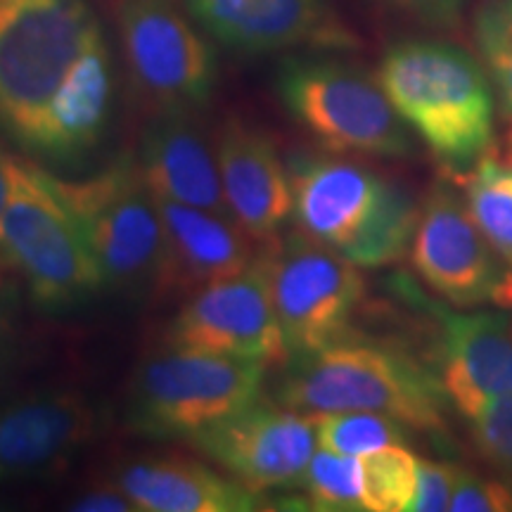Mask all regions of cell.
I'll return each mask as SVG.
<instances>
[{
	"label": "cell",
	"mask_w": 512,
	"mask_h": 512,
	"mask_svg": "<svg viewBox=\"0 0 512 512\" xmlns=\"http://www.w3.org/2000/svg\"><path fill=\"white\" fill-rule=\"evenodd\" d=\"M465 202L486 240L512 268V166L479 159L465 185Z\"/></svg>",
	"instance_id": "obj_22"
},
{
	"label": "cell",
	"mask_w": 512,
	"mask_h": 512,
	"mask_svg": "<svg viewBox=\"0 0 512 512\" xmlns=\"http://www.w3.org/2000/svg\"><path fill=\"white\" fill-rule=\"evenodd\" d=\"M311 418L316 425L318 446L342 456L361 458L377 448L406 441V425L382 413L337 411L313 413Z\"/></svg>",
	"instance_id": "obj_24"
},
{
	"label": "cell",
	"mask_w": 512,
	"mask_h": 512,
	"mask_svg": "<svg viewBox=\"0 0 512 512\" xmlns=\"http://www.w3.org/2000/svg\"><path fill=\"white\" fill-rule=\"evenodd\" d=\"M102 27L88 0H0V126L27 145L64 76Z\"/></svg>",
	"instance_id": "obj_5"
},
{
	"label": "cell",
	"mask_w": 512,
	"mask_h": 512,
	"mask_svg": "<svg viewBox=\"0 0 512 512\" xmlns=\"http://www.w3.org/2000/svg\"><path fill=\"white\" fill-rule=\"evenodd\" d=\"M299 230L356 264L382 268L411 249L420 209L399 185L356 162L297 155L287 164Z\"/></svg>",
	"instance_id": "obj_2"
},
{
	"label": "cell",
	"mask_w": 512,
	"mask_h": 512,
	"mask_svg": "<svg viewBox=\"0 0 512 512\" xmlns=\"http://www.w3.org/2000/svg\"><path fill=\"white\" fill-rule=\"evenodd\" d=\"M261 259L287 358L313 354L347 335L366 294L361 268L302 230L275 240Z\"/></svg>",
	"instance_id": "obj_9"
},
{
	"label": "cell",
	"mask_w": 512,
	"mask_h": 512,
	"mask_svg": "<svg viewBox=\"0 0 512 512\" xmlns=\"http://www.w3.org/2000/svg\"><path fill=\"white\" fill-rule=\"evenodd\" d=\"M472 29L479 57L501 100V110L512 119V0H482Z\"/></svg>",
	"instance_id": "obj_26"
},
{
	"label": "cell",
	"mask_w": 512,
	"mask_h": 512,
	"mask_svg": "<svg viewBox=\"0 0 512 512\" xmlns=\"http://www.w3.org/2000/svg\"><path fill=\"white\" fill-rule=\"evenodd\" d=\"M60 188L83 223L105 285L117 290L162 285V211L136 159L121 155L83 181L60 178Z\"/></svg>",
	"instance_id": "obj_8"
},
{
	"label": "cell",
	"mask_w": 512,
	"mask_h": 512,
	"mask_svg": "<svg viewBox=\"0 0 512 512\" xmlns=\"http://www.w3.org/2000/svg\"><path fill=\"white\" fill-rule=\"evenodd\" d=\"M0 256L46 311H67L105 287L83 223L41 166L12 159L10 200L0 216Z\"/></svg>",
	"instance_id": "obj_4"
},
{
	"label": "cell",
	"mask_w": 512,
	"mask_h": 512,
	"mask_svg": "<svg viewBox=\"0 0 512 512\" xmlns=\"http://www.w3.org/2000/svg\"><path fill=\"white\" fill-rule=\"evenodd\" d=\"M164 223L162 285L200 290L254 264L249 235L230 216L157 197Z\"/></svg>",
	"instance_id": "obj_19"
},
{
	"label": "cell",
	"mask_w": 512,
	"mask_h": 512,
	"mask_svg": "<svg viewBox=\"0 0 512 512\" xmlns=\"http://www.w3.org/2000/svg\"><path fill=\"white\" fill-rule=\"evenodd\" d=\"M169 344L252 358L268 366L287 358L264 259L259 256L245 271L192 294L171 323Z\"/></svg>",
	"instance_id": "obj_12"
},
{
	"label": "cell",
	"mask_w": 512,
	"mask_h": 512,
	"mask_svg": "<svg viewBox=\"0 0 512 512\" xmlns=\"http://www.w3.org/2000/svg\"><path fill=\"white\" fill-rule=\"evenodd\" d=\"M117 486L140 512H252L256 491L183 456L143 458L119 472Z\"/></svg>",
	"instance_id": "obj_21"
},
{
	"label": "cell",
	"mask_w": 512,
	"mask_h": 512,
	"mask_svg": "<svg viewBox=\"0 0 512 512\" xmlns=\"http://www.w3.org/2000/svg\"><path fill=\"white\" fill-rule=\"evenodd\" d=\"M439 320V382L460 415H472L486 401L512 394V332L494 313H456L427 304Z\"/></svg>",
	"instance_id": "obj_17"
},
{
	"label": "cell",
	"mask_w": 512,
	"mask_h": 512,
	"mask_svg": "<svg viewBox=\"0 0 512 512\" xmlns=\"http://www.w3.org/2000/svg\"><path fill=\"white\" fill-rule=\"evenodd\" d=\"M392 8L406 12L434 29H456L463 22L467 0H384Z\"/></svg>",
	"instance_id": "obj_30"
},
{
	"label": "cell",
	"mask_w": 512,
	"mask_h": 512,
	"mask_svg": "<svg viewBox=\"0 0 512 512\" xmlns=\"http://www.w3.org/2000/svg\"><path fill=\"white\" fill-rule=\"evenodd\" d=\"M228 214L256 242L275 240L294 214L290 171L268 133L230 119L216 140Z\"/></svg>",
	"instance_id": "obj_16"
},
{
	"label": "cell",
	"mask_w": 512,
	"mask_h": 512,
	"mask_svg": "<svg viewBox=\"0 0 512 512\" xmlns=\"http://www.w3.org/2000/svg\"><path fill=\"white\" fill-rule=\"evenodd\" d=\"M477 453L505 479H512V394L486 401L467 415Z\"/></svg>",
	"instance_id": "obj_27"
},
{
	"label": "cell",
	"mask_w": 512,
	"mask_h": 512,
	"mask_svg": "<svg viewBox=\"0 0 512 512\" xmlns=\"http://www.w3.org/2000/svg\"><path fill=\"white\" fill-rule=\"evenodd\" d=\"M74 510H83V512H131L136 510V505L131 503L124 491L119 489H110V491H95V494H88L79 498L74 503Z\"/></svg>",
	"instance_id": "obj_31"
},
{
	"label": "cell",
	"mask_w": 512,
	"mask_h": 512,
	"mask_svg": "<svg viewBox=\"0 0 512 512\" xmlns=\"http://www.w3.org/2000/svg\"><path fill=\"white\" fill-rule=\"evenodd\" d=\"M268 363L176 347L147 358L128 396V422L145 437L190 439L259 401Z\"/></svg>",
	"instance_id": "obj_6"
},
{
	"label": "cell",
	"mask_w": 512,
	"mask_h": 512,
	"mask_svg": "<svg viewBox=\"0 0 512 512\" xmlns=\"http://www.w3.org/2000/svg\"><path fill=\"white\" fill-rule=\"evenodd\" d=\"M112 107V60L102 29L64 76L24 150L67 164L102 140Z\"/></svg>",
	"instance_id": "obj_18"
},
{
	"label": "cell",
	"mask_w": 512,
	"mask_h": 512,
	"mask_svg": "<svg viewBox=\"0 0 512 512\" xmlns=\"http://www.w3.org/2000/svg\"><path fill=\"white\" fill-rule=\"evenodd\" d=\"M418 486V458L403 444L361 456V501L370 512H408Z\"/></svg>",
	"instance_id": "obj_23"
},
{
	"label": "cell",
	"mask_w": 512,
	"mask_h": 512,
	"mask_svg": "<svg viewBox=\"0 0 512 512\" xmlns=\"http://www.w3.org/2000/svg\"><path fill=\"white\" fill-rule=\"evenodd\" d=\"M377 81L403 121L446 169L470 174L494 140L489 74L463 48L406 41L382 57Z\"/></svg>",
	"instance_id": "obj_1"
},
{
	"label": "cell",
	"mask_w": 512,
	"mask_h": 512,
	"mask_svg": "<svg viewBox=\"0 0 512 512\" xmlns=\"http://www.w3.org/2000/svg\"><path fill=\"white\" fill-rule=\"evenodd\" d=\"M411 261L422 283L448 304H512V268L472 219L465 197L446 185L434 188L422 204Z\"/></svg>",
	"instance_id": "obj_11"
},
{
	"label": "cell",
	"mask_w": 512,
	"mask_h": 512,
	"mask_svg": "<svg viewBox=\"0 0 512 512\" xmlns=\"http://www.w3.org/2000/svg\"><path fill=\"white\" fill-rule=\"evenodd\" d=\"M185 5L216 41L240 53L356 46L328 0H185Z\"/></svg>",
	"instance_id": "obj_14"
},
{
	"label": "cell",
	"mask_w": 512,
	"mask_h": 512,
	"mask_svg": "<svg viewBox=\"0 0 512 512\" xmlns=\"http://www.w3.org/2000/svg\"><path fill=\"white\" fill-rule=\"evenodd\" d=\"M451 512H510L512 486L501 479L482 477L477 472L458 470L456 489H453Z\"/></svg>",
	"instance_id": "obj_28"
},
{
	"label": "cell",
	"mask_w": 512,
	"mask_h": 512,
	"mask_svg": "<svg viewBox=\"0 0 512 512\" xmlns=\"http://www.w3.org/2000/svg\"><path fill=\"white\" fill-rule=\"evenodd\" d=\"M278 399L299 413L368 411L422 432L446 430L451 406L439 375L403 351L339 339L313 354L292 358Z\"/></svg>",
	"instance_id": "obj_3"
},
{
	"label": "cell",
	"mask_w": 512,
	"mask_h": 512,
	"mask_svg": "<svg viewBox=\"0 0 512 512\" xmlns=\"http://www.w3.org/2000/svg\"><path fill=\"white\" fill-rule=\"evenodd\" d=\"M278 95L285 110L325 150L368 157L413 152L408 124L380 81L349 64L287 60L278 74Z\"/></svg>",
	"instance_id": "obj_7"
},
{
	"label": "cell",
	"mask_w": 512,
	"mask_h": 512,
	"mask_svg": "<svg viewBox=\"0 0 512 512\" xmlns=\"http://www.w3.org/2000/svg\"><path fill=\"white\" fill-rule=\"evenodd\" d=\"M138 164L157 197L230 216L216 150L188 119V112H166L147 128Z\"/></svg>",
	"instance_id": "obj_20"
},
{
	"label": "cell",
	"mask_w": 512,
	"mask_h": 512,
	"mask_svg": "<svg viewBox=\"0 0 512 512\" xmlns=\"http://www.w3.org/2000/svg\"><path fill=\"white\" fill-rule=\"evenodd\" d=\"M95 430L81 392H38L0 406V482L48 477L69 465Z\"/></svg>",
	"instance_id": "obj_15"
},
{
	"label": "cell",
	"mask_w": 512,
	"mask_h": 512,
	"mask_svg": "<svg viewBox=\"0 0 512 512\" xmlns=\"http://www.w3.org/2000/svg\"><path fill=\"white\" fill-rule=\"evenodd\" d=\"M117 27L138 88L164 112L207 105L216 55L174 0H117Z\"/></svg>",
	"instance_id": "obj_10"
},
{
	"label": "cell",
	"mask_w": 512,
	"mask_h": 512,
	"mask_svg": "<svg viewBox=\"0 0 512 512\" xmlns=\"http://www.w3.org/2000/svg\"><path fill=\"white\" fill-rule=\"evenodd\" d=\"M456 465L434 463V460L418 458V486L408 512H444L451 505L453 489L458 479Z\"/></svg>",
	"instance_id": "obj_29"
},
{
	"label": "cell",
	"mask_w": 512,
	"mask_h": 512,
	"mask_svg": "<svg viewBox=\"0 0 512 512\" xmlns=\"http://www.w3.org/2000/svg\"><path fill=\"white\" fill-rule=\"evenodd\" d=\"M8 337H10V309L8 304L0 299V363H3L5 347H8Z\"/></svg>",
	"instance_id": "obj_33"
},
{
	"label": "cell",
	"mask_w": 512,
	"mask_h": 512,
	"mask_svg": "<svg viewBox=\"0 0 512 512\" xmlns=\"http://www.w3.org/2000/svg\"><path fill=\"white\" fill-rule=\"evenodd\" d=\"M10 190H12V157H8L3 150H0V216H3L5 204L10 200Z\"/></svg>",
	"instance_id": "obj_32"
},
{
	"label": "cell",
	"mask_w": 512,
	"mask_h": 512,
	"mask_svg": "<svg viewBox=\"0 0 512 512\" xmlns=\"http://www.w3.org/2000/svg\"><path fill=\"white\" fill-rule=\"evenodd\" d=\"M299 489H304L306 503L323 512L366 510L361 501V458L316 448L306 465Z\"/></svg>",
	"instance_id": "obj_25"
},
{
	"label": "cell",
	"mask_w": 512,
	"mask_h": 512,
	"mask_svg": "<svg viewBox=\"0 0 512 512\" xmlns=\"http://www.w3.org/2000/svg\"><path fill=\"white\" fill-rule=\"evenodd\" d=\"M190 444L247 489L266 491L297 486L316 453L318 439L309 413L283 403L266 406L254 401L197 432Z\"/></svg>",
	"instance_id": "obj_13"
}]
</instances>
